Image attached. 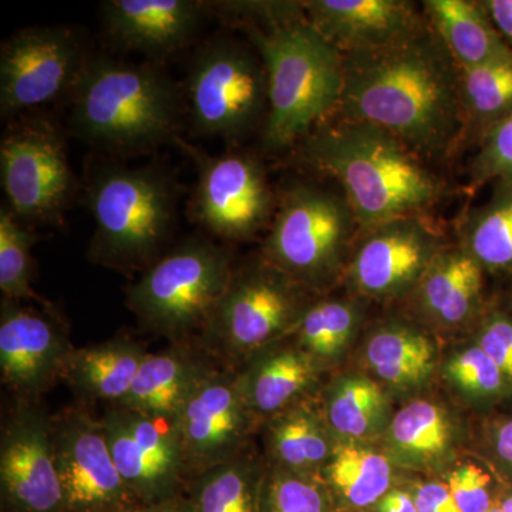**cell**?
Returning a JSON list of instances; mask_svg holds the SVG:
<instances>
[{
	"label": "cell",
	"mask_w": 512,
	"mask_h": 512,
	"mask_svg": "<svg viewBox=\"0 0 512 512\" xmlns=\"http://www.w3.org/2000/svg\"><path fill=\"white\" fill-rule=\"evenodd\" d=\"M343 72L332 120L382 127L423 160L463 141L460 67L430 25L386 49L343 56Z\"/></svg>",
	"instance_id": "cell-1"
},
{
	"label": "cell",
	"mask_w": 512,
	"mask_h": 512,
	"mask_svg": "<svg viewBox=\"0 0 512 512\" xmlns=\"http://www.w3.org/2000/svg\"><path fill=\"white\" fill-rule=\"evenodd\" d=\"M237 18L266 70L262 143L271 151L302 143L338 110L342 53L308 22L302 2H239Z\"/></svg>",
	"instance_id": "cell-2"
},
{
	"label": "cell",
	"mask_w": 512,
	"mask_h": 512,
	"mask_svg": "<svg viewBox=\"0 0 512 512\" xmlns=\"http://www.w3.org/2000/svg\"><path fill=\"white\" fill-rule=\"evenodd\" d=\"M305 160L342 187L359 231L424 212L446 184L399 138L366 121L333 120L302 141Z\"/></svg>",
	"instance_id": "cell-3"
},
{
	"label": "cell",
	"mask_w": 512,
	"mask_h": 512,
	"mask_svg": "<svg viewBox=\"0 0 512 512\" xmlns=\"http://www.w3.org/2000/svg\"><path fill=\"white\" fill-rule=\"evenodd\" d=\"M72 96L73 130L104 150H151L180 131V93L151 64L89 60Z\"/></svg>",
	"instance_id": "cell-4"
},
{
	"label": "cell",
	"mask_w": 512,
	"mask_h": 512,
	"mask_svg": "<svg viewBox=\"0 0 512 512\" xmlns=\"http://www.w3.org/2000/svg\"><path fill=\"white\" fill-rule=\"evenodd\" d=\"M86 200L96 224L87 256L119 271L150 268L177 222V184L153 165L99 164Z\"/></svg>",
	"instance_id": "cell-5"
},
{
	"label": "cell",
	"mask_w": 512,
	"mask_h": 512,
	"mask_svg": "<svg viewBox=\"0 0 512 512\" xmlns=\"http://www.w3.org/2000/svg\"><path fill=\"white\" fill-rule=\"evenodd\" d=\"M232 274L228 249L210 239H185L128 286L127 306L141 328L180 343L204 328Z\"/></svg>",
	"instance_id": "cell-6"
},
{
	"label": "cell",
	"mask_w": 512,
	"mask_h": 512,
	"mask_svg": "<svg viewBox=\"0 0 512 512\" xmlns=\"http://www.w3.org/2000/svg\"><path fill=\"white\" fill-rule=\"evenodd\" d=\"M356 228L345 198L295 184L276 207L262 259L309 291L322 292L346 271Z\"/></svg>",
	"instance_id": "cell-7"
},
{
	"label": "cell",
	"mask_w": 512,
	"mask_h": 512,
	"mask_svg": "<svg viewBox=\"0 0 512 512\" xmlns=\"http://www.w3.org/2000/svg\"><path fill=\"white\" fill-rule=\"evenodd\" d=\"M313 292L262 259L234 271L201 330L202 342L227 362H245L295 332Z\"/></svg>",
	"instance_id": "cell-8"
},
{
	"label": "cell",
	"mask_w": 512,
	"mask_h": 512,
	"mask_svg": "<svg viewBox=\"0 0 512 512\" xmlns=\"http://www.w3.org/2000/svg\"><path fill=\"white\" fill-rule=\"evenodd\" d=\"M187 103L202 136L238 138L265 121L268 80L258 50L231 37L205 43L188 73Z\"/></svg>",
	"instance_id": "cell-9"
},
{
	"label": "cell",
	"mask_w": 512,
	"mask_h": 512,
	"mask_svg": "<svg viewBox=\"0 0 512 512\" xmlns=\"http://www.w3.org/2000/svg\"><path fill=\"white\" fill-rule=\"evenodd\" d=\"M0 183L6 208L23 225H62L76 194L62 133L50 120L10 124L0 141Z\"/></svg>",
	"instance_id": "cell-10"
},
{
	"label": "cell",
	"mask_w": 512,
	"mask_h": 512,
	"mask_svg": "<svg viewBox=\"0 0 512 512\" xmlns=\"http://www.w3.org/2000/svg\"><path fill=\"white\" fill-rule=\"evenodd\" d=\"M89 59L67 28H28L9 37L0 50V114L22 116L73 94Z\"/></svg>",
	"instance_id": "cell-11"
},
{
	"label": "cell",
	"mask_w": 512,
	"mask_h": 512,
	"mask_svg": "<svg viewBox=\"0 0 512 512\" xmlns=\"http://www.w3.org/2000/svg\"><path fill=\"white\" fill-rule=\"evenodd\" d=\"M446 245L426 215L384 222L363 232L346 266V284L363 301L407 298Z\"/></svg>",
	"instance_id": "cell-12"
},
{
	"label": "cell",
	"mask_w": 512,
	"mask_h": 512,
	"mask_svg": "<svg viewBox=\"0 0 512 512\" xmlns=\"http://www.w3.org/2000/svg\"><path fill=\"white\" fill-rule=\"evenodd\" d=\"M256 423L239 390L237 372L208 365L175 417L185 477L198 476L248 450Z\"/></svg>",
	"instance_id": "cell-13"
},
{
	"label": "cell",
	"mask_w": 512,
	"mask_h": 512,
	"mask_svg": "<svg viewBox=\"0 0 512 512\" xmlns=\"http://www.w3.org/2000/svg\"><path fill=\"white\" fill-rule=\"evenodd\" d=\"M53 456L66 512H128L137 507L111 457L101 420L69 409L50 419Z\"/></svg>",
	"instance_id": "cell-14"
},
{
	"label": "cell",
	"mask_w": 512,
	"mask_h": 512,
	"mask_svg": "<svg viewBox=\"0 0 512 512\" xmlns=\"http://www.w3.org/2000/svg\"><path fill=\"white\" fill-rule=\"evenodd\" d=\"M100 420L111 457L138 505L180 495L185 468L175 419L116 406Z\"/></svg>",
	"instance_id": "cell-15"
},
{
	"label": "cell",
	"mask_w": 512,
	"mask_h": 512,
	"mask_svg": "<svg viewBox=\"0 0 512 512\" xmlns=\"http://www.w3.org/2000/svg\"><path fill=\"white\" fill-rule=\"evenodd\" d=\"M276 202L264 165L251 154L205 158L192 198L202 227L228 241H247L272 222Z\"/></svg>",
	"instance_id": "cell-16"
},
{
	"label": "cell",
	"mask_w": 512,
	"mask_h": 512,
	"mask_svg": "<svg viewBox=\"0 0 512 512\" xmlns=\"http://www.w3.org/2000/svg\"><path fill=\"white\" fill-rule=\"evenodd\" d=\"M50 419L35 402H22L3 426L0 491L6 512H66Z\"/></svg>",
	"instance_id": "cell-17"
},
{
	"label": "cell",
	"mask_w": 512,
	"mask_h": 512,
	"mask_svg": "<svg viewBox=\"0 0 512 512\" xmlns=\"http://www.w3.org/2000/svg\"><path fill=\"white\" fill-rule=\"evenodd\" d=\"M52 306L39 311L3 298L0 309V372L22 402H35L57 377L72 352Z\"/></svg>",
	"instance_id": "cell-18"
},
{
	"label": "cell",
	"mask_w": 512,
	"mask_h": 512,
	"mask_svg": "<svg viewBox=\"0 0 512 512\" xmlns=\"http://www.w3.org/2000/svg\"><path fill=\"white\" fill-rule=\"evenodd\" d=\"M302 8L343 56L386 49L429 26L416 5L404 0H308Z\"/></svg>",
	"instance_id": "cell-19"
},
{
	"label": "cell",
	"mask_w": 512,
	"mask_h": 512,
	"mask_svg": "<svg viewBox=\"0 0 512 512\" xmlns=\"http://www.w3.org/2000/svg\"><path fill=\"white\" fill-rule=\"evenodd\" d=\"M484 269L460 245H446L407 298L417 318L431 328H476L490 306Z\"/></svg>",
	"instance_id": "cell-20"
},
{
	"label": "cell",
	"mask_w": 512,
	"mask_h": 512,
	"mask_svg": "<svg viewBox=\"0 0 512 512\" xmlns=\"http://www.w3.org/2000/svg\"><path fill=\"white\" fill-rule=\"evenodd\" d=\"M207 3L197 0H110L104 28L114 45L151 57H167L195 36Z\"/></svg>",
	"instance_id": "cell-21"
},
{
	"label": "cell",
	"mask_w": 512,
	"mask_h": 512,
	"mask_svg": "<svg viewBox=\"0 0 512 512\" xmlns=\"http://www.w3.org/2000/svg\"><path fill=\"white\" fill-rule=\"evenodd\" d=\"M286 339L259 350L237 372L239 390L258 421L309 399L318 386L323 365Z\"/></svg>",
	"instance_id": "cell-22"
},
{
	"label": "cell",
	"mask_w": 512,
	"mask_h": 512,
	"mask_svg": "<svg viewBox=\"0 0 512 512\" xmlns=\"http://www.w3.org/2000/svg\"><path fill=\"white\" fill-rule=\"evenodd\" d=\"M383 440L394 466L429 473L444 470L457 456L463 426L444 404L417 397L393 414Z\"/></svg>",
	"instance_id": "cell-23"
},
{
	"label": "cell",
	"mask_w": 512,
	"mask_h": 512,
	"mask_svg": "<svg viewBox=\"0 0 512 512\" xmlns=\"http://www.w3.org/2000/svg\"><path fill=\"white\" fill-rule=\"evenodd\" d=\"M439 346L427 330L402 319L384 320L367 335L363 363L387 392H419L439 367Z\"/></svg>",
	"instance_id": "cell-24"
},
{
	"label": "cell",
	"mask_w": 512,
	"mask_h": 512,
	"mask_svg": "<svg viewBox=\"0 0 512 512\" xmlns=\"http://www.w3.org/2000/svg\"><path fill=\"white\" fill-rule=\"evenodd\" d=\"M423 10L431 29L460 69L483 66L512 53L483 2L426 0Z\"/></svg>",
	"instance_id": "cell-25"
},
{
	"label": "cell",
	"mask_w": 512,
	"mask_h": 512,
	"mask_svg": "<svg viewBox=\"0 0 512 512\" xmlns=\"http://www.w3.org/2000/svg\"><path fill=\"white\" fill-rule=\"evenodd\" d=\"M336 512L366 511L393 488V463L370 443L336 441L332 456L319 474Z\"/></svg>",
	"instance_id": "cell-26"
},
{
	"label": "cell",
	"mask_w": 512,
	"mask_h": 512,
	"mask_svg": "<svg viewBox=\"0 0 512 512\" xmlns=\"http://www.w3.org/2000/svg\"><path fill=\"white\" fill-rule=\"evenodd\" d=\"M147 355L140 343L126 338L72 349L60 377L83 399L119 404Z\"/></svg>",
	"instance_id": "cell-27"
},
{
	"label": "cell",
	"mask_w": 512,
	"mask_h": 512,
	"mask_svg": "<svg viewBox=\"0 0 512 512\" xmlns=\"http://www.w3.org/2000/svg\"><path fill=\"white\" fill-rule=\"evenodd\" d=\"M320 410L336 441L370 443L384 436L393 417L389 392L360 373L335 377L326 387Z\"/></svg>",
	"instance_id": "cell-28"
},
{
	"label": "cell",
	"mask_w": 512,
	"mask_h": 512,
	"mask_svg": "<svg viewBox=\"0 0 512 512\" xmlns=\"http://www.w3.org/2000/svg\"><path fill=\"white\" fill-rule=\"evenodd\" d=\"M265 440L268 464L308 474H320L336 446L322 410L311 397L266 420Z\"/></svg>",
	"instance_id": "cell-29"
},
{
	"label": "cell",
	"mask_w": 512,
	"mask_h": 512,
	"mask_svg": "<svg viewBox=\"0 0 512 512\" xmlns=\"http://www.w3.org/2000/svg\"><path fill=\"white\" fill-rule=\"evenodd\" d=\"M207 366L183 349L148 353L130 392L116 406L147 416L175 419Z\"/></svg>",
	"instance_id": "cell-30"
},
{
	"label": "cell",
	"mask_w": 512,
	"mask_h": 512,
	"mask_svg": "<svg viewBox=\"0 0 512 512\" xmlns=\"http://www.w3.org/2000/svg\"><path fill=\"white\" fill-rule=\"evenodd\" d=\"M458 245L485 274L512 281V183L498 181L490 200L468 212Z\"/></svg>",
	"instance_id": "cell-31"
},
{
	"label": "cell",
	"mask_w": 512,
	"mask_h": 512,
	"mask_svg": "<svg viewBox=\"0 0 512 512\" xmlns=\"http://www.w3.org/2000/svg\"><path fill=\"white\" fill-rule=\"evenodd\" d=\"M266 466L245 450L221 466L190 478V500L195 512H259Z\"/></svg>",
	"instance_id": "cell-32"
},
{
	"label": "cell",
	"mask_w": 512,
	"mask_h": 512,
	"mask_svg": "<svg viewBox=\"0 0 512 512\" xmlns=\"http://www.w3.org/2000/svg\"><path fill=\"white\" fill-rule=\"evenodd\" d=\"M464 138L481 137L512 113V53L473 69H460Z\"/></svg>",
	"instance_id": "cell-33"
},
{
	"label": "cell",
	"mask_w": 512,
	"mask_h": 512,
	"mask_svg": "<svg viewBox=\"0 0 512 512\" xmlns=\"http://www.w3.org/2000/svg\"><path fill=\"white\" fill-rule=\"evenodd\" d=\"M363 299H315L292 333L302 349L320 365L335 362L356 338L365 318Z\"/></svg>",
	"instance_id": "cell-34"
},
{
	"label": "cell",
	"mask_w": 512,
	"mask_h": 512,
	"mask_svg": "<svg viewBox=\"0 0 512 512\" xmlns=\"http://www.w3.org/2000/svg\"><path fill=\"white\" fill-rule=\"evenodd\" d=\"M441 375L451 392L478 412L491 413L495 407L511 402L503 375L474 340L444 359Z\"/></svg>",
	"instance_id": "cell-35"
},
{
	"label": "cell",
	"mask_w": 512,
	"mask_h": 512,
	"mask_svg": "<svg viewBox=\"0 0 512 512\" xmlns=\"http://www.w3.org/2000/svg\"><path fill=\"white\" fill-rule=\"evenodd\" d=\"M259 512H336L319 474L266 466Z\"/></svg>",
	"instance_id": "cell-36"
},
{
	"label": "cell",
	"mask_w": 512,
	"mask_h": 512,
	"mask_svg": "<svg viewBox=\"0 0 512 512\" xmlns=\"http://www.w3.org/2000/svg\"><path fill=\"white\" fill-rule=\"evenodd\" d=\"M37 237L6 207L0 210V291L9 301H37L32 288V248Z\"/></svg>",
	"instance_id": "cell-37"
},
{
	"label": "cell",
	"mask_w": 512,
	"mask_h": 512,
	"mask_svg": "<svg viewBox=\"0 0 512 512\" xmlns=\"http://www.w3.org/2000/svg\"><path fill=\"white\" fill-rule=\"evenodd\" d=\"M461 512H490L503 493L504 483L494 471L473 461L457 464L448 471L446 481Z\"/></svg>",
	"instance_id": "cell-38"
},
{
	"label": "cell",
	"mask_w": 512,
	"mask_h": 512,
	"mask_svg": "<svg viewBox=\"0 0 512 512\" xmlns=\"http://www.w3.org/2000/svg\"><path fill=\"white\" fill-rule=\"evenodd\" d=\"M491 181L512 183V113L481 137L477 156L471 161V190Z\"/></svg>",
	"instance_id": "cell-39"
},
{
	"label": "cell",
	"mask_w": 512,
	"mask_h": 512,
	"mask_svg": "<svg viewBox=\"0 0 512 512\" xmlns=\"http://www.w3.org/2000/svg\"><path fill=\"white\" fill-rule=\"evenodd\" d=\"M503 375L512 402V315L490 306L474 328L473 339Z\"/></svg>",
	"instance_id": "cell-40"
},
{
	"label": "cell",
	"mask_w": 512,
	"mask_h": 512,
	"mask_svg": "<svg viewBox=\"0 0 512 512\" xmlns=\"http://www.w3.org/2000/svg\"><path fill=\"white\" fill-rule=\"evenodd\" d=\"M484 429L493 471L505 485H512V416L493 417Z\"/></svg>",
	"instance_id": "cell-41"
},
{
	"label": "cell",
	"mask_w": 512,
	"mask_h": 512,
	"mask_svg": "<svg viewBox=\"0 0 512 512\" xmlns=\"http://www.w3.org/2000/svg\"><path fill=\"white\" fill-rule=\"evenodd\" d=\"M413 495L419 512H461L450 488L441 481H424L414 487Z\"/></svg>",
	"instance_id": "cell-42"
},
{
	"label": "cell",
	"mask_w": 512,
	"mask_h": 512,
	"mask_svg": "<svg viewBox=\"0 0 512 512\" xmlns=\"http://www.w3.org/2000/svg\"><path fill=\"white\" fill-rule=\"evenodd\" d=\"M491 20L512 49V0H481Z\"/></svg>",
	"instance_id": "cell-43"
},
{
	"label": "cell",
	"mask_w": 512,
	"mask_h": 512,
	"mask_svg": "<svg viewBox=\"0 0 512 512\" xmlns=\"http://www.w3.org/2000/svg\"><path fill=\"white\" fill-rule=\"evenodd\" d=\"M375 512H419L413 491L403 488H392L380 498L379 503L372 508Z\"/></svg>",
	"instance_id": "cell-44"
},
{
	"label": "cell",
	"mask_w": 512,
	"mask_h": 512,
	"mask_svg": "<svg viewBox=\"0 0 512 512\" xmlns=\"http://www.w3.org/2000/svg\"><path fill=\"white\" fill-rule=\"evenodd\" d=\"M128 512H195L190 498L175 495L173 498L150 505H137Z\"/></svg>",
	"instance_id": "cell-45"
},
{
	"label": "cell",
	"mask_w": 512,
	"mask_h": 512,
	"mask_svg": "<svg viewBox=\"0 0 512 512\" xmlns=\"http://www.w3.org/2000/svg\"><path fill=\"white\" fill-rule=\"evenodd\" d=\"M498 507L501 512H512V485H504Z\"/></svg>",
	"instance_id": "cell-46"
},
{
	"label": "cell",
	"mask_w": 512,
	"mask_h": 512,
	"mask_svg": "<svg viewBox=\"0 0 512 512\" xmlns=\"http://www.w3.org/2000/svg\"><path fill=\"white\" fill-rule=\"evenodd\" d=\"M505 311L510 312L512 315V291L510 293V296H508L507 299V305H505Z\"/></svg>",
	"instance_id": "cell-47"
},
{
	"label": "cell",
	"mask_w": 512,
	"mask_h": 512,
	"mask_svg": "<svg viewBox=\"0 0 512 512\" xmlns=\"http://www.w3.org/2000/svg\"><path fill=\"white\" fill-rule=\"evenodd\" d=\"M490 512H501L500 507H495L494 510H491Z\"/></svg>",
	"instance_id": "cell-48"
},
{
	"label": "cell",
	"mask_w": 512,
	"mask_h": 512,
	"mask_svg": "<svg viewBox=\"0 0 512 512\" xmlns=\"http://www.w3.org/2000/svg\"><path fill=\"white\" fill-rule=\"evenodd\" d=\"M349 512H365V511H349Z\"/></svg>",
	"instance_id": "cell-49"
}]
</instances>
